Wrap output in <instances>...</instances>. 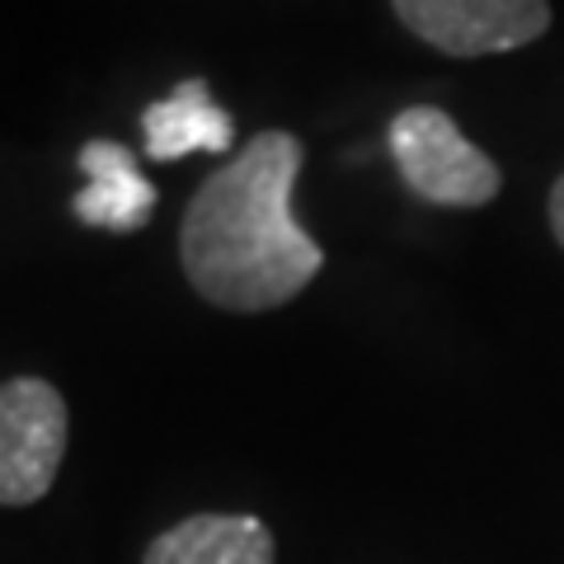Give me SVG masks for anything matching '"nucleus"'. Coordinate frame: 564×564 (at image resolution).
<instances>
[{"mask_svg": "<svg viewBox=\"0 0 564 564\" xmlns=\"http://www.w3.org/2000/svg\"><path fill=\"white\" fill-rule=\"evenodd\" d=\"M296 174L302 141L273 128L193 193L180 226V259L207 306L236 315L278 311L325 269V250L292 217Z\"/></svg>", "mask_w": 564, "mask_h": 564, "instance_id": "1", "label": "nucleus"}, {"mask_svg": "<svg viewBox=\"0 0 564 564\" xmlns=\"http://www.w3.org/2000/svg\"><path fill=\"white\" fill-rule=\"evenodd\" d=\"M400 180L433 207H485L499 198L503 170L437 104H410L391 122Z\"/></svg>", "mask_w": 564, "mask_h": 564, "instance_id": "2", "label": "nucleus"}, {"mask_svg": "<svg viewBox=\"0 0 564 564\" xmlns=\"http://www.w3.org/2000/svg\"><path fill=\"white\" fill-rule=\"evenodd\" d=\"M66 456V400L43 377L0 386V503L29 508L52 489Z\"/></svg>", "mask_w": 564, "mask_h": 564, "instance_id": "3", "label": "nucleus"}, {"mask_svg": "<svg viewBox=\"0 0 564 564\" xmlns=\"http://www.w3.org/2000/svg\"><path fill=\"white\" fill-rule=\"evenodd\" d=\"M395 20L443 57H494L551 29V0H391Z\"/></svg>", "mask_w": 564, "mask_h": 564, "instance_id": "4", "label": "nucleus"}, {"mask_svg": "<svg viewBox=\"0 0 564 564\" xmlns=\"http://www.w3.org/2000/svg\"><path fill=\"white\" fill-rule=\"evenodd\" d=\"M80 174H85V188L70 198V212H76L85 226L132 236L151 221L155 184L137 170V155L122 147V141H109V137L85 141L80 147Z\"/></svg>", "mask_w": 564, "mask_h": 564, "instance_id": "5", "label": "nucleus"}, {"mask_svg": "<svg viewBox=\"0 0 564 564\" xmlns=\"http://www.w3.org/2000/svg\"><path fill=\"white\" fill-rule=\"evenodd\" d=\"M278 545L254 513H193L165 527L141 564H273Z\"/></svg>", "mask_w": 564, "mask_h": 564, "instance_id": "6", "label": "nucleus"}, {"mask_svg": "<svg viewBox=\"0 0 564 564\" xmlns=\"http://www.w3.org/2000/svg\"><path fill=\"white\" fill-rule=\"evenodd\" d=\"M141 132H147L151 161H184L193 151H212V155L231 151L236 122L212 99L207 80H184L141 113Z\"/></svg>", "mask_w": 564, "mask_h": 564, "instance_id": "7", "label": "nucleus"}, {"mask_svg": "<svg viewBox=\"0 0 564 564\" xmlns=\"http://www.w3.org/2000/svg\"><path fill=\"white\" fill-rule=\"evenodd\" d=\"M545 217H551V231H555V240L564 245V174H560L555 188H551V203H545Z\"/></svg>", "mask_w": 564, "mask_h": 564, "instance_id": "8", "label": "nucleus"}]
</instances>
